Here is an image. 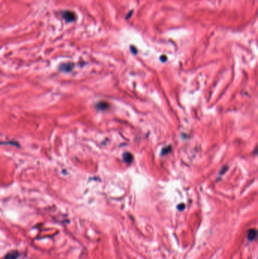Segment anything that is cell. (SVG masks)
I'll return each instance as SVG.
<instances>
[{
    "mask_svg": "<svg viewBox=\"0 0 258 259\" xmlns=\"http://www.w3.org/2000/svg\"><path fill=\"white\" fill-rule=\"evenodd\" d=\"M72 64H64L61 65V70H65V71H70V70L72 69Z\"/></svg>",
    "mask_w": 258,
    "mask_h": 259,
    "instance_id": "obj_4",
    "label": "cell"
},
{
    "mask_svg": "<svg viewBox=\"0 0 258 259\" xmlns=\"http://www.w3.org/2000/svg\"><path fill=\"white\" fill-rule=\"evenodd\" d=\"M161 59H162L163 62H165V61L167 60V58H166V56H164H164H162V57L161 58Z\"/></svg>",
    "mask_w": 258,
    "mask_h": 259,
    "instance_id": "obj_6",
    "label": "cell"
},
{
    "mask_svg": "<svg viewBox=\"0 0 258 259\" xmlns=\"http://www.w3.org/2000/svg\"><path fill=\"white\" fill-rule=\"evenodd\" d=\"M257 230L255 229H251L247 233V237H248L249 240L253 241L254 240H255L256 237H257Z\"/></svg>",
    "mask_w": 258,
    "mask_h": 259,
    "instance_id": "obj_2",
    "label": "cell"
},
{
    "mask_svg": "<svg viewBox=\"0 0 258 259\" xmlns=\"http://www.w3.org/2000/svg\"><path fill=\"white\" fill-rule=\"evenodd\" d=\"M98 108H99V109H105L106 108H107V103H105V102H100V103H99L98 105Z\"/></svg>",
    "mask_w": 258,
    "mask_h": 259,
    "instance_id": "obj_5",
    "label": "cell"
},
{
    "mask_svg": "<svg viewBox=\"0 0 258 259\" xmlns=\"http://www.w3.org/2000/svg\"><path fill=\"white\" fill-rule=\"evenodd\" d=\"M131 49L132 50V52H133V53H136V50L135 49H133V47H131Z\"/></svg>",
    "mask_w": 258,
    "mask_h": 259,
    "instance_id": "obj_7",
    "label": "cell"
},
{
    "mask_svg": "<svg viewBox=\"0 0 258 259\" xmlns=\"http://www.w3.org/2000/svg\"><path fill=\"white\" fill-rule=\"evenodd\" d=\"M123 159H124V161L126 162H127V163H130L132 161V155L130 154V153H129V152H127L126 154H124Z\"/></svg>",
    "mask_w": 258,
    "mask_h": 259,
    "instance_id": "obj_3",
    "label": "cell"
},
{
    "mask_svg": "<svg viewBox=\"0 0 258 259\" xmlns=\"http://www.w3.org/2000/svg\"><path fill=\"white\" fill-rule=\"evenodd\" d=\"M61 15H62V18L65 20V21L68 23L72 22V21H75L76 19V15L74 12H72L70 11H64L62 12Z\"/></svg>",
    "mask_w": 258,
    "mask_h": 259,
    "instance_id": "obj_1",
    "label": "cell"
}]
</instances>
